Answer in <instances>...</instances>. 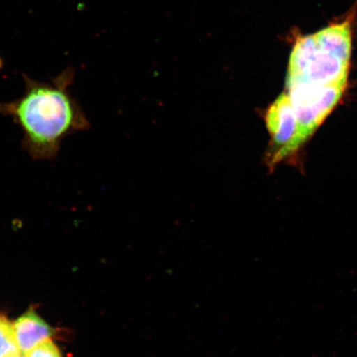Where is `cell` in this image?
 I'll return each instance as SVG.
<instances>
[{
	"label": "cell",
	"instance_id": "obj_7",
	"mask_svg": "<svg viewBox=\"0 0 357 357\" xmlns=\"http://www.w3.org/2000/svg\"><path fill=\"white\" fill-rule=\"evenodd\" d=\"M2 66V61H1V59H0V66Z\"/></svg>",
	"mask_w": 357,
	"mask_h": 357
},
{
	"label": "cell",
	"instance_id": "obj_6",
	"mask_svg": "<svg viewBox=\"0 0 357 357\" xmlns=\"http://www.w3.org/2000/svg\"><path fill=\"white\" fill-rule=\"evenodd\" d=\"M24 357H62L59 348L47 339L24 352Z\"/></svg>",
	"mask_w": 357,
	"mask_h": 357
},
{
	"label": "cell",
	"instance_id": "obj_2",
	"mask_svg": "<svg viewBox=\"0 0 357 357\" xmlns=\"http://www.w3.org/2000/svg\"><path fill=\"white\" fill-rule=\"evenodd\" d=\"M290 102L298 123L302 145L337 104L346 84H316L287 82Z\"/></svg>",
	"mask_w": 357,
	"mask_h": 357
},
{
	"label": "cell",
	"instance_id": "obj_1",
	"mask_svg": "<svg viewBox=\"0 0 357 357\" xmlns=\"http://www.w3.org/2000/svg\"><path fill=\"white\" fill-rule=\"evenodd\" d=\"M22 77L24 93L19 99L0 102V114L19 125L24 133L22 146L31 158L54 160L66 137L91 127L70 92L75 70L68 67L47 82L33 79L26 74Z\"/></svg>",
	"mask_w": 357,
	"mask_h": 357
},
{
	"label": "cell",
	"instance_id": "obj_5",
	"mask_svg": "<svg viewBox=\"0 0 357 357\" xmlns=\"http://www.w3.org/2000/svg\"><path fill=\"white\" fill-rule=\"evenodd\" d=\"M20 354L13 324L0 314V357H20Z\"/></svg>",
	"mask_w": 357,
	"mask_h": 357
},
{
	"label": "cell",
	"instance_id": "obj_4",
	"mask_svg": "<svg viewBox=\"0 0 357 357\" xmlns=\"http://www.w3.org/2000/svg\"><path fill=\"white\" fill-rule=\"evenodd\" d=\"M17 344L21 351H26L55 334L52 328L33 310L26 311L13 324Z\"/></svg>",
	"mask_w": 357,
	"mask_h": 357
},
{
	"label": "cell",
	"instance_id": "obj_3",
	"mask_svg": "<svg viewBox=\"0 0 357 357\" xmlns=\"http://www.w3.org/2000/svg\"><path fill=\"white\" fill-rule=\"evenodd\" d=\"M266 122L276 147L272 160L278 162L301 146L298 119L287 93H282L271 105L266 113Z\"/></svg>",
	"mask_w": 357,
	"mask_h": 357
}]
</instances>
